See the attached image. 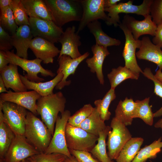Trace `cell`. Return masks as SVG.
Wrapping results in <instances>:
<instances>
[{"mask_svg": "<svg viewBox=\"0 0 162 162\" xmlns=\"http://www.w3.org/2000/svg\"><path fill=\"white\" fill-rule=\"evenodd\" d=\"M66 99L61 92L41 97L37 102V111L52 136L58 114L65 111Z\"/></svg>", "mask_w": 162, "mask_h": 162, "instance_id": "cell-1", "label": "cell"}, {"mask_svg": "<svg viewBox=\"0 0 162 162\" xmlns=\"http://www.w3.org/2000/svg\"><path fill=\"white\" fill-rule=\"evenodd\" d=\"M50 10L53 21L62 27L72 21L80 22L83 9L80 0H44Z\"/></svg>", "mask_w": 162, "mask_h": 162, "instance_id": "cell-2", "label": "cell"}, {"mask_svg": "<svg viewBox=\"0 0 162 162\" xmlns=\"http://www.w3.org/2000/svg\"><path fill=\"white\" fill-rule=\"evenodd\" d=\"M24 136L27 141L39 153H44L52 135L46 125L30 111H28Z\"/></svg>", "mask_w": 162, "mask_h": 162, "instance_id": "cell-3", "label": "cell"}, {"mask_svg": "<svg viewBox=\"0 0 162 162\" xmlns=\"http://www.w3.org/2000/svg\"><path fill=\"white\" fill-rule=\"evenodd\" d=\"M4 52L10 63L19 66L26 71L27 74L25 76L30 81L39 82L44 81V79L38 76L39 73L45 77H53L55 75V74L51 70L45 69L42 67L41 64L42 60L39 58L28 60L20 57L14 53V50Z\"/></svg>", "mask_w": 162, "mask_h": 162, "instance_id": "cell-4", "label": "cell"}, {"mask_svg": "<svg viewBox=\"0 0 162 162\" xmlns=\"http://www.w3.org/2000/svg\"><path fill=\"white\" fill-rule=\"evenodd\" d=\"M110 127L111 130L108 134L106 143L107 154L112 160H116L125 143L132 137L129 130L123 123L114 117Z\"/></svg>", "mask_w": 162, "mask_h": 162, "instance_id": "cell-5", "label": "cell"}, {"mask_svg": "<svg viewBox=\"0 0 162 162\" xmlns=\"http://www.w3.org/2000/svg\"><path fill=\"white\" fill-rule=\"evenodd\" d=\"M65 140L68 149L90 152L96 144L98 137L79 127L67 123L65 130Z\"/></svg>", "mask_w": 162, "mask_h": 162, "instance_id": "cell-6", "label": "cell"}, {"mask_svg": "<svg viewBox=\"0 0 162 162\" xmlns=\"http://www.w3.org/2000/svg\"><path fill=\"white\" fill-rule=\"evenodd\" d=\"M153 0H144L140 5L133 4V1L129 0L126 2H120L110 8H104L105 11L108 12V18L105 22L107 26L113 25L115 27L121 23L119 14L121 13L134 14L142 15L144 17L150 14V7Z\"/></svg>", "mask_w": 162, "mask_h": 162, "instance_id": "cell-7", "label": "cell"}, {"mask_svg": "<svg viewBox=\"0 0 162 162\" xmlns=\"http://www.w3.org/2000/svg\"><path fill=\"white\" fill-rule=\"evenodd\" d=\"M4 120L16 135L24 136L26 109L14 103L0 100Z\"/></svg>", "mask_w": 162, "mask_h": 162, "instance_id": "cell-8", "label": "cell"}, {"mask_svg": "<svg viewBox=\"0 0 162 162\" xmlns=\"http://www.w3.org/2000/svg\"><path fill=\"white\" fill-rule=\"evenodd\" d=\"M70 116V112L68 110H65L61 116H58L53 135L44 153H58L64 155L68 158L72 156L67 146L65 136L66 125Z\"/></svg>", "mask_w": 162, "mask_h": 162, "instance_id": "cell-9", "label": "cell"}, {"mask_svg": "<svg viewBox=\"0 0 162 162\" xmlns=\"http://www.w3.org/2000/svg\"><path fill=\"white\" fill-rule=\"evenodd\" d=\"M29 26L33 38L40 37L54 44L58 42L64 32L62 27L52 20L38 17H29Z\"/></svg>", "mask_w": 162, "mask_h": 162, "instance_id": "cell-10", "label": "cell"}, {"mask_svg": "<svg viewBox=\"0 0 162 162\" xmlns=\"http://www.w3.org/2000/svg\"><path fill=\"white\" fill-rule=\"evenodd\" d=\"M83 9L82 16L76 32L82 31L90 23L98 20L106 22L108 17L104 10V0H80Z\"/></svg>", "mask_w": 162, "mask_h": 162, "instance_id": "cell-11", "label": "cell"}, {"mask_svg": "<svg viewBox=\"0 0 162 162\" xmlns=\"http://www.w3.org/2000/svg\"><path fill=\"white\" fill-rule=\"evenodd\" d=\"M118 26L125 36V41L122 53L125 61L124 66L136 73L142 74L143 71L137 62L136 53V49H139L141 46V41L135 40L131 32L122 22Z\"/></svg>", "mask_w": 162, "mask_h": 162, "instance_id": "cell-12", "label": "cell"}, {"mask_svg": "<svg viewBox=\"0 0 162 162\" xmlns=\"http://www.w3.org/2000/svg\"><path fill=\"white\" fill-rule=\"evenodd\" d=\"M39 153L24 136L16 135L5 154L4 162H20Z\"/></svg>", "mask_w": 162, "mask_h": 162, "instance_id": "cell-13", "label": "cell"}, {"mask_svg": "<svg viewBox=\"0 0 162 162\" xmlns=\"http://www.w3.org/2000/svg\"><path fill=\"white\" fill-rule=\"evenodd\" d=\"M41 96L34 90L22 92H14L10 90L1 94L0 100L3 102L14 103L28 110L35 115L37 111V102Z\"/></svg>", "mask_w": 162, "mask_h": 162, "instance_id": "cell-14", "label": "cell"}, {"mask_svg": "<svg viewBox=\"0 0 162 162\" xmlns=\"http://www.w3.org/2000/svg\"><path fill=\"white\" fill-rule=\"evenodd\" d=\"M144 18L139 20L128 14L124 16L122 23L130 31L136 40L143 35H155L157 26L153 21L150 14Z\"/></svg>", "mask_w": 162, "mask_h": 162, "instance_id": "cell-15", "label": "cell"}, {"mask_svg": "<svg viewBox=\"0 0 162 162\" xmlns=\"http://www.w3.org/2000/svg\"><path fill=\"white\" fill-rule=\"evenodd\" d=\"M80 38L78 33L76 32L74 26L67 28L58 40L62 47L58 57L63 55L68 56L72 58L81 56L82 55L78 48L81 45Z\"/></svg>", "mask_w": 162, "mask_h": 162, "instance_id": "cell-16", "label": "cell"}, {"mask_svg": "<svg viewBox=\"0 0 162 162\" xmlns=\"http://www.w3.org/2000/svg\"><path fill=\"white\" fill-rule=\"evenodd\" d=\"M54 44L42 38L36 37L31 40L29 48L36 58L42 60L44 63H52L54 58L60 52V50Z\"/></svg>", "mask_w": 162, "mask_h": 162, "instance_id": "cell-17", "label": "cell"}, {"mask_svg": "<svg viewBox=\"0 0 162 162\" xmlns=\"http://www.w3.org/2000/svg\"><path fill=\"white\" fill-rule=\"evenodd\" d=\"M88 52H86L79 57L72 58L70 56L63 55L58 58L59 67L57 73L62 72L63 75L62 80L56 87V89L61 90L65 86H69L71 81L67 79L70 75L74 74L79 64L89 56Z\"/></svg>", "mask_w": 162, "mask_h": 162, "instance_id": "cell-18", "label": "cell"}, {"mask_svg": "<svg viewBox=\"0 0 162 162\" xmlns=\"http://www.w3.org/2000/svg\"><path fill=\"white\" fill-rule=\"evenodd\" d=\"M11 37V44L16 49V55L20 57L28 59V49L30 43L33 38L29 26L23 25L19 26Z\"/></svg>", "mask_w": 162, "mask_h": 162, "instance_id": "cell-19", "label": "cell"}, {"mask_svg": "<svg viewBox=\"0 0 162 162\" xmlns=\"http://www.w3.org/2000/svg\"><path fill=\"white\" fill-rule=\"evenodd\" d=\"M93 56L86 58V63L90 68V71L95 73L100 84L103 85L104 80L103 72V65L106 57L110 54L107 47L99 46L96 44L91 47Z\"/></svg>", "mask_w": 162, "mask_h": 162, "instance_id": "cell-20", "label": "cell"}, {"mask_svg": "<svg viewBox=\"0 0 162 162\" xmlns=\"http://www.w3.org/2000/svg\"><path fill=\"white\" fill-rule=\"evenodd\" d=\"M139 50L136 53L137 58L139 59L145 60L156 64L162 70V50L155 45L148 36L143 37Z\"/></svg>", "mask_w": 162, "mask_h": 162, "instance_id": "cell-21", "label": "cell"}, {"mask_svg": "<svg viewBox=\"0 0 162 162\" xmlns=\"http://www.w3.org/2000/svg\"><path fill=\"white\" fill-rule=\"evenodd\" d=\"M0 73L7 89L10 88L16 92L27 91L21 79L17 65L10 63L0 70Z\"/></svg>", "mask_w": 162, "mask_h": 162, "instance_id": "cell-22", "label": "cell"}, {"mask_svg": "<svg viewBox=\"0 0 162 162\" xmlns=\"http://www.w3.org/2000/svg\"><path fill=\"white\" fill-rule=\"evenodd\" d=\"M20 76L22 82L27 90L35 91L41 97H44L53 93L54 88L62 80L63 75L62 72L58 73L52 80L45 82H39L30 81L25 76L20 74Z\"/></svg>", "mask_w": 162, "mask_h": 162, "instance_id": "cell-23", "label": "cell"}, {"mask_svg": "<svg viewBox=\"0 0 162 162\" xmlns=\"http://www.w3.org/2000/svg\"><path fill=\"white\" fill-rule=\"evenodd\" d=\"M136 103L132 98L126 97L120 100L115 110L114 117L126 126L131 125L136 108Z\"/></svg>", "mask_w": 162, "mask_h": 162, "instance_id": "cell-24", "label": "cell"}, {"mask_svg": "<svg viewBox=\"0 0 162 162\" xmlns=\"http://www.w3.org/2000/svg\"><path fill=\"white\" fill-rule=\"evenodd\" d=\"M29 17L53 21L51 12L44 0H21Z\"/></svg>", "mask_w": 162, "mask_h": 162, "instance_id": "cell-25", "label": "cell"}, {"mask_svg": "<svg viewBox=\"0 0 162 162\" xmlns=\"http://www.w3.org/2000/svg\"><path fill=\"white\" fill-rule=\"evenodd\" d=\"M90 32L94 36L95 44L107 47L108 46H119L121 41L109 36L103 31L101 22L97 20L89 23L87 26Z\"/></svg>", "mask_w": 162, "mask_h": 162, "instance_id": "cell-26", "label": "cell"}, {"mask_svg": "<svg viewBox=\"0 0 162 162\" xmlns=\"http://www.w3.org/2000/svg\"><path fill=\"white\" fill-rule=\"evenodd\" d=\"M16 135L4 120L3 113L0 106V159L4 162L5 154Z\"/></svg>", "mask_w": 162, "mask_h": 162, "instance_id": "cell-27", "label": "cell"}, {"mask_svg": "<svg viewBox=\"0 0 162 162\" xmlns=\"http://www.w3.org/2000/svg\"><path fill=\"white\" fill-rule=\"evenodd\" d=\"M143 141L142 137H132L123 147L116 160V162H131L140 149Z\"/></svg>", "mask_w": 162, "mask_h": 162, "instance_id": "cell-28", "label": "cell"}, {"mask_svg": "<svg viewBox=\"0 0 162 162\" xmlns=\"http://www.w3.org/2000/svg\"><path fill=\"white\" fill-rule=\"evenodd\" d=\"M104 122L101 118L95 107L91 114L80 125L79 127L99 137L100 133L107 128Z\"/></svg>", "mask_w": 162, "mask_h": 162, "instance_id": "cell-29", "label": "cell"}, {"mask_svg": "<svg viewBox=\"0 0 162 162\" xmlns=\"http://www.w3.org/2000/svg\"><path fill=\"white\" fill-rule=\"evenodd\" d=\"M140 74L136 73L125 66H119L116 68H113L108 74L111 88L115 89L116 87L123 81L128 79L137 80Z\"/></svg>", "mask_w": 162, "mask_h": 162, "instance_id": "cell-30", "label": "cell"}, {"mask_svg": "<svg viewBox=\"0 0 162 162\" xmlns=\"http://www.w3.org/2000/svg\"><path fill=\"white\" fill-rule=\"evenodd\" d=\"M111 130L110 127L107 126L105 130L99 133L98 143L90 152L100 162H113L108 156L106 148V138Z\"/></svg>", "mask_w": 162, "mask_h": 162, "instance_id": "cell-31", "label": "cell"}, {"mask_svg": "<svg viewBox=\"0 0 162 162\" xmlns=\"http://www.w3.org/2000/svg\"><path fill=\"white\" fill-rule=\"evenodd\" d=\"M162 137L140 149L131 162H144L148 159L155 158L162 148Z\"/></svg>", "mask_w": 162, "mask_h": 162, "instance_id": "cell-32", "label": "cell"}, {"mask_svg": "<svg viewBox=\"0 0 162 162\" xmlns=\"http://www.w3.org/2000/svg\"><path fill=\"white\" fill-rule=\"evenodd\" d=\"M150 98H146L142 100H137L136 103V108L134 118H139L142 119L147 124L153 125L154 117L151 107L149 104Z\"/></svg>", "mask_w": 162, "mask_h": 162, "instance_id": "cell-33", "label": "cell"}, {"mask_svg": "<svg viewBox=\"0 0 162 162\" xmlns=\"http://www.w3.org/2000/svg\"><path fill=\"white\" fill-rule=\"evenodd\" d=\"M116 98L114 89L110 88L106 92L102 99L95 100L94 104L99 112L101 119L105 122L110 118L111 112L109 108L111 102Z\"/></svg>", "mask_w": 162, "mask_h": 162, "instance_id": "cell-34", "label": "cell"}, {"mask_svg": "<svg viewBox=\"0 0 162 162\" xmlns=\"http://www.w3.org/2000/svg\"><path fill=\"white\" fill-rule=\"evenodd\" d=\"M14 15L15 21L18 26L29 25V17L21 0H12L9 6Z\"/></svg>", "mask_w": 162, "mask_h": 162, "instance_id": "cell-35", "label": "cell"}, {"mask_svg": "<svg viewBox=\"0 0 162 162\" xmlns=\"http://www.w3.org/2000/svg\"><path fill=\"white\" fill-rule=\"evenodd\" d=\"M0 25L11 35L16 31L18 26L16 24L12 11L10 6L0 9Z\"/></svg>", "mask_w": 162, "mask_h": 162, "instance_id": "cell-36", "label": "cell"}, {"mask_svg": "<svg viewBox=\"0 0 162 162\" xmlns=\"http://www.w3.org/2000/svg\"><path fill=\"white\" fill-rule=\"evenodd\" d=\"M94 108L90 104L84 105L70 116L68 123L73 126L79 127L80 124L91 114Z\"/></svg>", "mask_w": 162, "mask_h": 162, "instance_id": "cell-37", "label": "cell"}, {"mask_svg": "<svg viewBox=\"0 0 162 162\" xmlns=\"http://www.w3.org/2000/svg\"><path fill=\"white\" fill-rule=\"evenodd\" d=\"M142 74L148 79L152 80L154 84V92L156 95L162 98V83L158 80L152 73L151 69L146 68L143 71ZM154 117L162 116V106L154 113Z\"/></svg>", "mask_w": 162, "mask_h": 162, "instance_id": "cell-38", "label": "cell"}, {"mask_svg": "<svg viewBox=\"0 0 162 162\" xmlns=\"http://www.w3.org/2000/svg\"><path fill=\"white\" fill-rule=\"evenodd\" d=\"M67 157L64 155L58 153H39L29 158L31 162H63Z\"/></svg>", "mask_w": 162, "mask_h": 162, "instance_id": "cell-39", "label": "cell"}, {"mask_svg": "<svg viewBox=\"0 0 162 162\" xmlns=\"http://www.w3.org/2000/svg\"><path fill=\"white\" fill-rule=\"evenodd\" d=\"M153 21L157 26L162 23V0H153L150 7Z\"/></svg>", "mask_w": 162, "mask_h": 162, "instance_id": "cell-40", "label": "cell"}, {"mask_svg": "<svg viewBox=\"0 0 162 162\" xmlns=\"http://www.w3.org/2000/svg\"><path fill=\"white\" fill-rule=\"evenodd\" d=\"M68 149L71 155L76 158L78 162H100L94 158L90 152Z\"/></svg>", "mask_w": 162, "mask_h": 162, "instance_id": "cell-41", "label": "cell"}, {"mask_svg": "<svg viewBox=\"0 0 162 162\" xmlns=\"http://www.w3.org/2000/svg\"><path fill=\"white\" fill-rule=\"evenodd\" d=\"M11 36L0 25V50L6 51H9L13 46L11 44Z\"/></svg>", "mask_w": 162, "mask_h": 162, "instance_id": "cell-42", "label": "cell"}, {"mask_svg": "<svg viewBox=\"0 0 162 162\" xmlns=\"http://www.w3.org/2000/svg\"><path fill=\"white\" fill-rule=\"evenodd\" d=\"M152 41L153 44L162 49V23L157 26L155 34Z\"/></svg>", "mask_w": 162, "mask_h": 162, "instance_id": "cell-43", "label": "cell"}, {"mask_svg": "<svg viewBox=\"0 0 162 162\" xmlns=\"http://www.w3.org/2000/svg\"><path fill=\"white\" fill-rule=\"evenodd\" d=\"M10 64L7 59L4 51H0V70H2Z\"/></svg>", "mask_w": 162, "mask_h": 162, "instance_id": "cell-44", "label": "cell"}, {"mask_svg": "<svg viewBox=\"0 0 162 162\" xmlns=\"http://www.w3.org/2000/svg\"><path fill=\"white\" fill-rule=\"evenodd\" d=\"M120 0H104V8H110L117 5Z\"/></svg>", "mask_w": 162, "mask_h": 162, "instance_id": "cell-45", "label": "cell"}, {"mask_svg": "<svg viewBox=\"0 0 162 162\" xmlns=\"http://www.w3.org/2000/svg\"><path fill=\"white\" fill-rule=\"evenodd\" d=\"M12 0H0V8L2 9L9 6Z\"/></svg>", "mask_w": 162, "mask_h": 162, "instance_id": "cell-46", "label": "cell"}, {"mask_svg": "<svg viewBox=\"0 0 162 162\" xmlns=\"http://www.w3.org/2000/svg\"><path fill=\"white\" fill-rule=\"evenodd\" d=\"M6 88L4 82L2 77L0 76V93H2L4 92H7L8 91Z\"/></svg>", "mask_w": 162, "mask_h": 162, "instance_id": "cell-47", "label": "cell"}, {"mask_svg": "<svg viewBox=\"0 0 162 162\" xmlns=\"http://www.w3.org/2000/svg\"><path fill=\"white\" fill-rule=\"evenodd\" d=\"M162 70L159 69L156 72L154 75L156 78L159 81L162 83Z\"/></svg>", "mask_w": 162, "mask_h": 162, "instance_id": "cell-48", "label": "cell"}, {"mask_svg": "<svg viewBox=\"0 0 162 162\" xmlns=\"http://www.w3.org/2000/svg\"><path fill=\"white\" fill-rule=\"evenodd\" d=\"M63 162H78L76 158L73 155L70 157H67Z\"/></svg>", "mask_w": 162, "mask_h": 162, "instance_id": "cell-49", "label": "cell"}, {"mask_svg": "<svg viewBox=\"0 0 162 162\" xmlns=\"http://www.w3.org/2000/svg\"><path fill=\"white\" fill-rule=\"evenodd\" d=\"M156 128H161L162 129V118L159 120L154 124Z\"/></svg>", "mask_w": 162, "mask_h": 162, "instance_id": "cell-50", "label": "cell"}, {"mask_svg": "<svg viewBox=\"0 0 162 162\" xmlns=\"http://www.w3.org/2000/svg\"><path fill=\"white\" fill-rule=\"evenodd\" d=\"M20 162H31L29 158L24 159Z\"/></svg>", "mask_w": 162, "mask_h": 162, "instance_id": "cell-51", "label": "cell"}, {"mask_svg": "<svg viewBox=\"0 0 162 162\" xmlns=\"http://www.w3.org/2000/svg\"><path fill=\"white\" fill-rule=\"evenodd\" d=\"M150 162H152V161H151V160L150 161Z\"/></svg>", "mask_w": 162, "mask_h": 162, "instance_id": "cell-52", "label": "cell"}, {"mask_svg": "<svg viewBox=\"0 0 162 162\" xmlns=\"http://www.w3.org/2000/svg\"><path fill=\"white\" fill-rule=\"evenodd\" d=\"M144 162H146V161H144Z\"/></svg>", "mask_w": 162, "mask_h": 162, "instance_id": "cell-53", "label": "cell"}]
</instances>
